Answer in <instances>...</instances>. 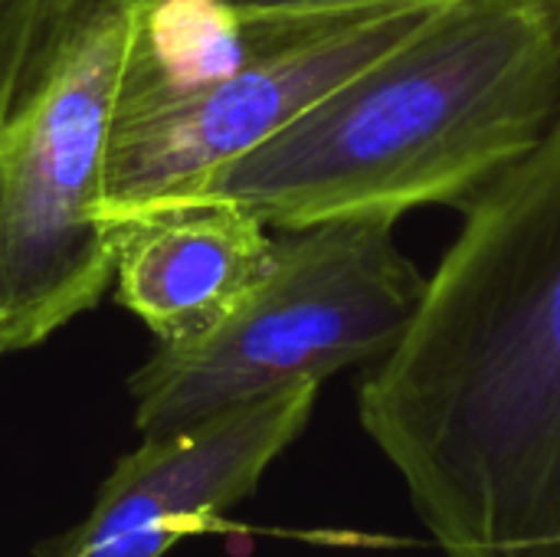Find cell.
Instances as JSON below:
<instances>
[{
  "label": "cell",
  "mask_w": 560,
  "mask_h": 557,
  "mask_svg": "<svg viewBox=\"0 0 560 557\" xmlns=\"http://www.w3.org/2000/svg\"><path fill=\"white\" fill-rule=\"evenodd\" d=\"M318 391L322 384H299L197 427L141 437L108 473L89 515L36 557H164L256 492L305 430Z\"/></svg>",
  "instance_id": "obj_6"
},
{
  "label": "cell",
  "mask_w": 560,
  "mask_h": 557,
  "mask_svg": "<svg viewBox=\"0 0 560 557\" xmlns=\"http://www.w3.org/2000/svg\"><path fill=\"white\" fill-rule=\"evenodd\" d=\"M390 220H335L276 236L272 263L217 328L158 345L131 374L135 427L167 437L341 368L381 361L410 328L427 276Z\"/></svg>",
  "instance_id": "obj_4"
},
{
  "label": "cell",
  "mask_w": 560,
  "mask_h": 557,
  "mask_svg": "<svg viewBox=\"0 0 560 557\" xmlns=\"http://www.w3.org/2000/svg\"><path fill=\"white\" fill-rule=\"evenodd\" d=\"M52 0H0V128L20 92L33 43ZM7 358L0 341V361Z\"/></svg>",
  "instance_id": "obj_9"
},
{
  "label": "cell",
  "mask_w": 560,
  "mask_h": 557,
  "mask_svg": "<svg viewBox=\"0 0 560 557\" xmlns=\"http://www.w3.org/2000/svg\"><path fill=\"white\" fill-rule=\"evenodd\" d=\"M246 16L259 20H295V23H335L371 16L384 10H410V7H436L453 0H226Z\"/></svg>",
  "instance_id": "obj_10"
},
{
  "label": "cell",
  "mask_w": 560,
  "mask_h": 557,
  "mask_svg": "<svg viewBox=\"0 0 560 557\" xmlns=\"http://www.w3.org/2000/svg\"><path fill=\"white\" fill-rule=\"evenodd\" d=\"M558 108L555 0H456L194 197L236 200L272 230L466 207Z\"/></svg>",
  "instance_id": "obj_2"
},
{
  "label": "cell",
  "mask_w": 560,
  "mask_h": 557,
  "mask_svg": "<svg viewBox=\"0 0 560 557\" xmlns=\"http://www.w3.org/2000/svg\"><path fill=\"white\" fill-rule=\"evenodd\" d=\"M318 26L328 23L259 20L226 0H128L115 115L194 95L299 43Z\"/></svg>",
  "instance_id": "obj_8"
},
{
  "label": "cell",
  "mask_w": 560,
  "mask_h": 557,
  "mask_svg": "<svg viewBox=\"0 0 560 557\" xmlns=\"http://www.w3.org/2000/svg\"><path fill=\"white\" fill-rule=\"evenodd\" d=\"M128 0H52L0 128V341L30 351L115 279L102 217Z\"/></svg>",
  "instance_id": "obj_3"
},
{
  "label": "cell",
  "mask_w": 560,
  "mask_h": 557,
  "mask_svg": "<svg viewBox=\"0 0 560 557\" xmlns=\"http://www.w3.org/2000/svg\"><path fill=\"white\" fill-rule=\"evenodd\" d=\"M443 7L450 3L328 23L194 95L115 115L102 190L105 223L115 227L144 210L194 197L210 174L400 46Z\"/></svg>",
  "instance_id": "obj_5"
},
{
  "label": "cell",
  "mask_w": 560,
  "mask_h": 557,
  "mask_svg": "<svg viewBox=\"0 0 560 557\" xmlns=\"http://www.w3.org/2000/svg\"><path fill=\"white\" fill-rule=\"evenodd\" d=\"M236 200L194 197L112 227L115 299L158 345L197 338L230 318L272 263L276 236Z\"/></svg>",
  "instance_id": "obj_7"
},
{
  "label": "cell",
  "mask_w": 560,
  "mask_h": 557,
  "mask_svg": "<svg viewBox=\"0 0 560 557\" xmlns=\"http://www.w3.org/2000/svg\"><path fill=\"white\" fill-rule=\"evenodd\" d=\"M463 210L358 417L443 555L560 557V108Z\"/></svg>",
  "instance_id": "obj_1"
}]
</instances>
